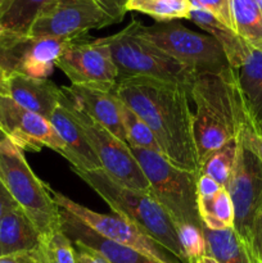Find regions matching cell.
Returning <instances> with one entry per match:
<instances>
[{"label":"cell","instance_id":"obj_1","mask_svg":"<svg viewBox=\"0 0 262 263\" xmlns=\"http://www.w3.org/2000/svg\"><path fill=\"white\" fill-rule=\"evenodd\" d=\"M189 91V85L149 77L115 85L116 95L149 126L162 156L180 168L199 174Z\"/></svg>","mask_w":262,"mask_h":263},{"label":"cell","instance_id":"obj_2","mask_svg":"<svg viewBox=\"0 0 262 263\" xmlns=\"http://www.w3.org/2000/svg\"><path fill=\"white\" fill-rule=\"evenodd\" d=\"M189 92L194 103L193 128L200 166L213 152L236 138L248 116L231 67L197 73Z\"/></svg>","mask_w":262,"mask_h":263},{"label":"cell","instance_id":"obj_3","mask_svg":"<svg viewBox=\"0 0 262 263\" xmlns=\"http://www.w3.org/2000/svg\"><path fill=\"white\" fill-rule=\"evenodd\" d=\"M72 171L86 182L116 215L158 241L180 261L188 263L177 238L174 221L151 193L131 189L120 184L103 168L82 171L72 167Z\"/></svg>","mask_w":262,"mask_h":263},{"label":"cell","instance_id":"obj_4","mask_svg":"<svg viewBox=\"0 0 262 263\" xmlns=\"http://www.w3.org/2000/svg\"><path fill=\"white\" fill-rule=\"evenodd\" d=\"M0 181L32 221L43 239L61 230V208L28 166L23 151L0 135Z\"/></svg>","mask_w":262,"mask_h":263},{"label":"cell","instance_id":"obj_5","mask_svg":"<svg viewBox=\"0 0 262 263\" xmlns=\"http://www.w3.org/2000/svg\"><path fill=\"white\" fill-rule=\"evenodd\" d=\"M139 26L140 21L134 20L123 30L102 37L109 48L117 68V81L134 77H149L190 86L197 72L176 62L149 43L140 35Z\"/></svg>","mask_w":262,"mask_h":263},{"label":"cell","instance_id":"obj_6","mask_svg":"<svg viewBox=\"0 0 262 263\" xmlns=\"http://www.w3.org/2000/svg\"><path fill=\"white\" fill-rule=\"evenodd\" d=\"M130 149L145 175L151 194L167 211L175 225L189 223L203 228L197 200L199 174L175 166L156 152L135 146Z\"/></svg>","mask_w":262,"mask_h":263},{"label":"cell","instance_id":"obj_7","mask_svg":"<svg viewBox=\"0 0 262 263\" xmlns=\"http://www.w3.org/2000/svg\"><path fill=\"white\" fill-rule=\"evenodd\" d=\"M127 0H50L28 32L30 37L77 39L90 30L116 25L125 17Z\"/></svg>","mask_w":262,"mask_h":263},{"label":"cell","instance_id":"obj_8","mask_svg":"<svg viewBox=\"0 0 262 263\" xmlns=\"http://www.w3.org/2000/svg\"><path fill=\"white\" fill-rule=\"evenodd\" d=\"M139 32L167 55L197 73L220 72L230 67L222 48L212 36L195 32L174 21L153 26L140 22Z\"/></svg>","mask_w":262,"mask_h":263},{"label":"cell","instance_id":"obj_9","mask_svg":"<svg viewBox=\"0 0 262 263\" xmlns=\"http://www.w3.org/2000/svg\"><path fill=\"white\" fill-rule=\"evenodd\" d=\"M59 102L82 128L90 146L102 164V168L113 180L131 189L151 193V186L146 181L145 175L127 143L118 139L104 126L92 120L64 91L62 92Z\"/></svg>","mask_w":262,"mask_h":263},{"label":"cell","instance_id":"obj_10","mask_svg":"<svg viewBox=\"0 0 262 263\" xmlns=\"http://www.w3.org/2000/svg\"><path fill=\"white\" fill-rule=\"evenodd\" d=\"M48 189L61 210L81 221L87 228L94 230L103 238L108 239L113 243L120 244V246L134 249V251L139 252L143 256L158 263H184L180 261L175 254H172L169 249L161 246L158 241L152 239L144 231L121 218L120 216L95 212V211L69 199L68 197L57 192L49 185Z\"/></svg>","mask_w":262,"mask_h":263},{"label":"cell","instance_id":"obj_11","mask_svg":"<svg viewBox=\"0 0 262 263\" xmlns=\"http://www.w3.org/2000/svg\"><path fill=\"white\" fill-rule=\"evenodd\" d=\"M236 144L235 161L225 189L235 212L234 230L248 244L254 218L262 212V164L240 133Z\"/></svg>","mask_w":262,"mask_h":263},{"label":"cell","instance_id":"obj_12","mask_svg":"<svg viewBox=\"0 0 262 263\" xmlns=\"http://www.w3.org/2000/svg\"><path fill=\"white\" fill-rule=\"evenodd\" d=\"M55 67L68 77L71 85H115L118 79L112 54L102 37L89 40L82 36L72 40Z\"/></svg>","mask_w":262,"mask_h":263},{"label":"cell","instance_id":"obj_13","mask_svg":"<svg viewBox=\"0 0 262 263\" xmlns=\"http://www.w3.org/2000/svg\"><path fill=\"white\" fill-rule=\"evenodd\" d=\"M0 134L21 151L50 148L63 156L64 144L49 120L21 107L0 92Z\"/></svg>","mask_w":262,"mask_h":263},{"label":"cell","instance_id":"obj_14","mask_svg":"<svg viewBox=\"0 0 262 263\" xmlns=\"http://www.w3.org/2000/svg\"><path fill=\"white\" fill-rule=\"evenodd\" d=\"M115 85H71L62 86V90L92 120L127 143L121 120V100L115 92Z\"/></svg>","mask_w":262,"mask_h":263},{"label":"cell","instance_id":"obj_15","mask_svg":"<svg viewBox=\"0 0 262 263\" xmlns=\"http://www.w3.org/2000/svg\"><path fill=\"white\" fill-rule=\"evenodd\" d=\"M17 104L49 120L59 105L62 89L48 79H35L18 72L7 74L3 91Z\"/></svg>","mask_w":262,"mask_h":263},{"label":"cell","instance_id":"obj_16","mask_svg":"<svg viewBox=\"0 0 262 263\" xmlns=\"http://www.w3.org/2000/svg\"><path fill=\"white\" fill-rule=\"evenodd\" d=\"M49 122L53 125L63 141V157L72 164V167L82 171H95L102 168V164L90 146L82 128L69 115L64 105L61 104V102L49 118Z\"/></svg>","mask_w":262,"mask_h":263},{"label":"cell","instance_id":"obj_17","mask_svg":"<svg viewBox=\"0 0 262 263\" xmlns=\"http://www.w3.org/2000/svg\"><path fill=\"white\" fill-rule=\"evenodd\" d=\"M61 222L62 230L73 243H80L99 252L110 263H158L134 249L103 238L63 210H61Z\"/></svg>","mask_w":262,"mask_h":263},{"label":"cell","instance_id":"obj_18","mask_svg":"<svg viewBox=\"0 0 262 263\" xmlns=\"http://www.w3.org/2000/svg\"><path fill=\"white\" fill-rule=\"evenodd\" d=\"M200 222L210 230L234 228L235 212L228 190L205 175H199L197 186Z\"/></svg>","mask_w":262,"mask_h":263},{"label":"cell","instance_id":"obj_19","mask_svg":"<svg viewBox=\"0 0 262 263\" xmlns=\"http://www.w3.org/2000/svg\"><path fill=\"white\" fill-rule=\"evenodd\" d=\"M233 69L249 122L262 135V51L251 48L240 66Z\"/></svg>","mask_w":262,"mask_h":263},{"label":"cell","instance_id":"obj_20","mask_svg":"<svg viewBox=\"0 0 262 263\" xmlns=\"http://www.w3.org/2000/svg\"><path fill=\"white\" fill-rule=\"evenodd\" d=\"M41 235L20 205L10 208L0 220V257L32 252L40 246Z\"/></svg>","mask_w":262,"mask_h":263},{"label":"cell","instance_id":"obj_21","mask_svg":"<svg viewBox=\"0 0 262 263\" xmlns=\"http://www.w3.org/2000/svg\"><path fill=\"white\" fill-rule=\"evenodd\" d=\"M188 20L193 21L195 25L210 33V36H212L220 44L231 68H238L240 66L251 46L235 31L221 23L210 12L202 9V8L193 7V5L190 8Z\"/></svg>","mask_w":262,"mask_h":263},{"label":"cell","instance_id":"obj_22","mask_svg":"<svg viewBox=\"0 0 262 263\" xmlns=\"http://www.w3.org/2000/svg\"><path fill=\"white\" fill-rule=\"evenodd\" d=\"M50 0H3L0 3V36L27 37L36 17Z\"/></svg>","mask_w":262,"mask_h":263},{"label":"cell","instance_id":"obj_23","mask_svg":"<svg viewBox=\"0 0 262 263\" xmlns=\"http://www.w3.org/2000/svg\"><path fill=\"white\" fill-rule=\"evenodd\" d=\"M208 256L218 263H256L248 244L236 234L234 228L210 230L203 226Z\"/></svg>","mask_w":262,"mask_h":263},{"label":"cell","instance_id":"obj_24","mask_svg":"<svg viewBox=\"0 0 262 263\" xmlns=\"http://www.w3.org/2000/svg\"><path fill=\"white\" fill-rule=\"evenodd\" d=\"M235 32L251 48L262 51V14L253 0H230Z\"/></svg>","mask_w":262,"mask_h":263},{"label":"cell","instance_id":"obj_25","mask_svg":"<svg viewBox=\"0 0 262 263\" xmlns=\"http://www.w3.org/2000/svg\"><path fill=\"white\" fill-rule=\"evenodd\" d=\"M188 0H127L126 10L143 13L157 22H171L174 20H188L190 12Z\"/></svg>","mask_w":262,"mask_h":263},{"label":"cell","instance_id":"obj_26","mask_svg":"<svg viewBox=\"0 0 262 263\" xmlns=\"http://www.w3.org/2000/svg\"><path fill=\"white\" fill-rule=\"evenodd\" d=\"M121 120H122L126 141H127L128 145L162 154L156 136L153 135L149 126L133 109H130L122 100H121Z\"/></svg>","mask_w":262,"mask_h":263},{"label":"cell","instance_id":"obj_27","mask_svg":"<svg viewBox=\"0 0 262 263\" xmlns=\"http://www.w3.org/2000/svg\"><path fill=\"white\" fill-rule=\"evenodd\" d=\"M236 138L226 143L217 151L213 152L202 164H200L199 175H205L215 181H217L221 186L225 187L230 177L233 170L234 161L236 156Z\"/></svg>","mask_w":262,"mask_h":263},{"label":"cell","instance_id":"obj_28","mask_svg":"<svg viewBox=\"0 0 262 263\" xmlns=\"http://www.w3.org/2000/svg\"><path fill=\"white\" fill-rule=\"evenodd\" d=\"M35 254L39 263H76L73 243L62 229L43 239Z\"/></svg>","mask_w":262,"mask_h":263},{"label":"cell","instance_id":"obj_29","mask_svg":"<svg viewBox=\"0 0 262 263\" xmlns=\"http://www.w3.org/2000/svg\"><path fill=\"white\" fill-rule=\"evenodd\" d=\"M175 226H176L177 238H179L180 246H181L186 261L208 256L207 241L203 234V228L189 225V223H180Z\"/></svg>","mask_w":262,"mask_h":263},{"label":"cell","instance_id":"obj_30","mask_svg":"<svg viewBox=\"0 0 262 263\" xmlns=\"http://www.w3.org/2000/svg\"><path fill=\"white\" fill-rule=\"evenodd\" d=\"M193 7L202 8V9L210 12L213 17L217 18L221 23L228 26L233 31L234 27L233 14H231L230 0H188Z\"/></svg>","mask_w":262,"mask_h":263},{"label":"cell","instance_id":"obj_31","mask_svg":"<svg viewBox=\"0 0 262 263\" xmlns=\"http://www.w3.org/2000/svg\"><path fill=\"white\" fill-rule=\"evenodd\" d=\"M248 246L256 263H262V212L254 218Z\"/></svg>","mask_w":262,"mask_h":263},{"label":"cell","instance_id":"obj_32","mask_svg":"<svg viewBox=\"0 0 262 263\" xmlns=\"http://www.w3.org/2000/svg\"><path fill=\"white\" fill-rule=\"evenodd\" d=\"M239 133L243 136L244 140L247 141V144L253 149V152L256 153V156L258 157L259 162H261L262 164V135H259V134H257L256 131H254V128L252 127L249 120L241 126Z\"/></svg>","mask_w":262,"mask_h":263},{"label":"cell","instance_id":"obj_33","mask_svg":"<svg viewBox=\"0 0 262 263\" xmlns=\"http://www.w3.org/2000/svg\"><path fill=\"white\" fill-rule=\"evenodd\" d=\"M73 246L74 253H76V263H110L104 256L94 249L87 248L80 243H73Z\"/></svg>","mask_w":262,"mask_h":263},{"label":"cell","instance_id":"obj_34","mask_svg":"<svg viewBox=\"0 0 262 263\" xmlns=\"http://www.w3.org/2000/svg\"><path fill=\"white\" fill-rule=\"evenodd\" d=\"M0 263H39L35 251L9 254L0 257Z\"/></svg>","mask_w":262,"mask_h":263},{"label":"cell","instance_id":"obj_35","mask_svg":"<svg viewBox=\"0 0 262 263\" xmlns=\"http://www.w3.org/2000/svg\"><path fill=\"white\" fill-rule=\"evenodd\" d=\"M18 205L14 202V199L12 198V195L9 194V192L7 190V187L4 186L2 181H0V220H2L3 216L10 210V208Z\"/></svg>","mask_w":262,"mask_h":263},{"label":"cell","instance_id":"obj_36","mask_svg":"<svg viewBox=\"0 0 262 263\" xmlns=\"http://www.w3.org/2000/svg\"><path fill=\"white\" fill-rule=\"evenodd\" d=\"M188 263H218L216 261L213 257L211 256H203V257H199V258H193V259H189Z\"/></svg>","mask_w":262,"mask_h":263},{"label":"cell","instance_id":"obj_37","mask_svg":"<svg viewBox=\"0 0 262 263\" xmlns=\"http://www.w3.org/2000/svg\"><path fill=\"white\" fill-rule=\"evenodd\" d=\"M5 80H7V72L5 69L0 66V92L3 91V87H4Z\"/></svg>","mask_w":262,"mask_h":263},{"label":"cell","instance_id":"obj_38","mask_svg":"<svg viewBox=\"0 0 262 263\" xmlns=\"http://www.w3.org/2000/svg\"><path fill=\"white\" fill-rule=\"evenodd\" d=\"M253 2L256 3V5L258 7L259 12H261V14H262V0H253Z\"/></svg>","mask_w":262,"mask_h":263},{"label":"cell","instance_id":"obj_39","mask_svg":"<svg viewBox=\"0 0 262 263\" xmlns=\"http://www.w3.org/2000/svg\"><path fill=\"white\" fill-rule=\"evenodd\" d=\"M3 2V0H0V3H2Z\"/></svg>","mask_w":262,"mask_h":263}]
</instances>
